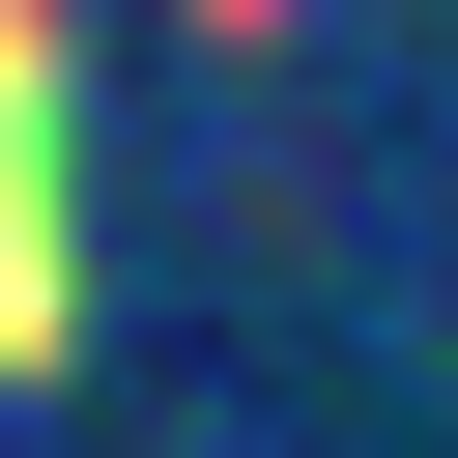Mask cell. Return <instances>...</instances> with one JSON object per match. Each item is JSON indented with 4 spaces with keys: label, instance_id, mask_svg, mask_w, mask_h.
Returning a JSON list of instances; mask_svg holds the SVG:
<instances>
[{
    "label": "cell",
    "instance_id": "1",
    "mask_svg": "<svg viewBox=\"0 0 458 458\" xmlns=\"http://www.w3.org/2000/svg\"><path fill=\"white\" fill-rule=\"evenodd\" d=\"M86 344V114H57V0H0V372Z\"/></svg>",
    "mask_w": 458,
    "mask_h": 458
}]
</instances>
